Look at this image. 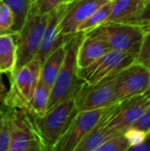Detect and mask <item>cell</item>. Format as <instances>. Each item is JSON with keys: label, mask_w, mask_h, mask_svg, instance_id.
<instances>
[{"label": "cell", "mask_w": 150, "mask_h": 151, "mask_svg": "<svg viewBox=\"0 0 150 151\" xmlns=\"http://www.w3.org/2000/svg\"><path fill=\"white\" fill-rule=\"evenodd\" d=\"M88 88V85L84 81L69 97L47 111L42 117H33L29 114L46 151L53 150L57 142L70 127L80 111V105Z\"/></svg>", "instance_id": "6da1fadb"}, {"label": "cell", "mask_w": 150, "mask_h": 151, "mask_svg": "<svg viewBox=\"0 0 150 151\" xmlns=\"http://www.w3.org/2000/svg\"><path fill=\"white\" fill-rule=\"evenodd\" d=\"M84 35L76 34L66 42L65 57L51 87L47 111L69 97L84 82L80 77L77 64V53Z\"/></svg>", "instance_id": "7a4b0ae2"}, {"label": "cell", "mask_w": 150, "mask_h": 151, "mask_svg": "<svg viewBox=\"0 0 150 151\" xmlns=\"http://www.w3.org/2000/svg\"><path fill=\"white\" fill-rule=\"evenodd\" d=\"M104 42L111 50H118L137 57L145 35L141 25L104 23L85 34Z\"/></svg>", "instance_id": "3957f363"}, {"label": "cell", "mask_w": 150, "mask_h": 151, "mask_svg": "<svg viewBox=\"0 0 150 151\" xmlns=\"http://www.w3.org/2000/svg\"><path fill=\"white\" fill-rule=\"evenodd\" d=\"M41 62L34 58L15 70L10 76V89L2 104L7 108L26 110L41 76Z\"/></svg>", "instance_id": "277c9868"}, {"label": "cell", "mask_w": 150, "mask_h": 151, "mask_svg": "<svg viewBox=\"0 0 150 151\" xmlns=\"http://www.w3.org/2000/svg\"><path fill=\"white\" fill-rule=\"evenodd\" d=\"M118 102L106 107L80 111L52 151H75L77 146L98 124L110 118Z\"/></svg>", "instance_id": "5b68a950"}, {"label": "cell", "mask_w": 150, "mask_h": 151, "mask_svg": "<svg viewBox=\"0 0 150 151\" xmlns=\"http://www.w3.org/2000/svg\"><path fill=\"white\" fill-rule=\"evenodd\" d=\"M5 108L10 134L8 151H46L29 113L22 109Z\"/></svg>", "instance_id": "8992f818"}, {"label": "cell", "mask_w": 150, "mask_h": 151, "mask_svg": "<svg viewBox=\"0 0 150 151\" xmlns=\"http://www.w3.org/2000/svg\"><path fill=\"white\" fill-rule=\"evenodd\" d=\"M49 16L50 13L41 15L27 12L23 25L16 34L17 63L15 70L36 57L48 23Z\"/></svg>", "instance_id": "52a82bcc"}, {"label": "cell", "mask_w": 150, "mask_h": 151, "mask_svg": "<svg viewBox=\"0 0 150 151\" xmlns=\"http://www.w3.org/2000/svg\"><path fill=\"white\" fill-rule=\"evenodd\" d=\"M135 60L136 58L129 53L110 50L89 66L79 70V74L88 86H93L103 78L118 73Z\"/></svg>", "instance_id": "ba28073f"}, {"label": "cell", "mask_w": 150, "mask_h": 151, "mask_svg": "<svg viewBox=\"0 0 150 151\" xmlns=\"http://www.w3.org/2000/svg\"><path fill=\"white\" fill-rule=\"evenodd\" d=\"M150 85V70L134 61L116 75L115 96L117 101L142 95Z\"/></svg>", "instance_id": "9c48e42d"}, {"label": "cell", "mask_w": 150, "mask_h": 151, "mask_svg": "<svg viewBox=\"0 0 150 151\" xmlns=\"http://www.w3.org/2000/svg\"><path fill=\"white\" fill-rule=\"evenodd\" d=\"M149 108H150L149 99L143 94L124 99L118 102L114 112L103 123V126L112 131L124 133Z\"/></svg>", "instance_id": "30bf717a"}, {"label": "cell", "mask_w": 150, "mask_h": 151, "mask_svg": "<svg viewBox=\"0 0 150 151\" xmlns=\"http://www.w3.org/2000/svg\"><path fill=\"white\" fill-rule=\"evenodd\" d=\"M110 0H75L63 16L59 30L63 37H71L75 34L77 27L91 16L98 8Z\"/></svg>", "instance_id": "8fae6325"}, {"label": "cell", "mask_w": 150, "mask_h": 151, "mask_svg": "<svg viewBox=\"0 0 150 151\" xmlns=\"http://www.w3.org/2000/svg\"><path fill=\"white\" fill-rule=\"evenodd\" d=\"M72 2H66L63 4L62 5L56 8L54 11H52L50 13L48 23L42 36V40L41 42L40 49L38 50V53L34 58L38 59L41 64L45 60V58L55 50L57 49L60 44L64 43L67 40H69L71 37H63L60 35L59 30V24L60 21L70 7Z\"/></svg>", "instance_id": "7c38bea8"}, {"label": "cell", "mask_w": 150, "mask_h": 151, "mask_svg": "<svg viewBox=\"0 0 150 151\" xmlns=\"http://www.w3.org/2000/svg\"><path fill=\"white\" fill-rule=\"evenodd\" d=\"M116 75L117 73L105 77L93 86H88L80 103V111L103 108L117 103L115 96Z\"/></svg>", "instance_id": "4fadbf2b"}, {"label": "cell", "mask_w": 150, "mask_h": 151, "mask_svg": "<svg viewBox=\"0 0 150 151\" xmlns=\"http://www.w3.org/2000/svg\"><path fill=\"white\" fill-rule=\"evenodd\" d=\"M149 0H112V7L104 23L138 25ZM103 23V24H104Z\"/></svg>", "instance_id": "5bb4252c"}, {"label": "cell", "mask_w": 150, "mask_h": 151, "mask_svg": "<svg viewBox=\"0 0 150 151\" xmlns=\"http://www.w3.org/2000/svg\"><path fill=\"white\" fill-rule=\"evenodd\" d=\"M110 50L111 48L104 42L84 35L77 53L79 70L89 66Z\"/></svg>", "instance_id": "9a60e30c"}, {"label": "cell", "mask_w": 150, "mask_h": 151, "mask_svg": "<svg viewBox=\"0 0 150 151\" xmlns=\"http://www.w3.org/2000/svg\"><path fill=\"white\" fill-rule=\"evenodd\" d=\"M16 35L11 32L0 34V73L11 76L16 68Z\"/></svg>", "instance_id": "2e32d148"}, {"label": "cell", "mask_w": 150, "mask_h": 151, "mask_svg": "<svg viewBox=\"0 0 150 151\" xmlns=\"http://www.w3.org/2000/svg\"><path fill=\"white\" fill-rule=\"evenodd\" d=\"M66 42L55 49L42 64L40 79L50 88L63 65L66 52Z\"/></svg>", "instance_id": "e0dca14e"}, {"label": "cell", "mask_w": 150, "mask_h": 151, "mask_svg": "<svg viewBox=\"0 0 150 151\" xmlns=\"http://www.w3.org/2000/svg\"><path fill=\"white\" fill-rule=\"evenodd\" d=\"M109 118L103 119L100 124H98L77 146L75 151H96L98 148L103 145L110 138L123 133H118L108 129L103 126V123Z\"/></svg>", "instance_id": "ac0fdd59"}, {"label": "cell", "mask_w": 150, "mask_h": 151, "mask_svg": "<svg viewBox=\"0 0 150 151\" xmlns=\"http://www.w3.org/2000/svg\"><path fill=\"white\" fill-rule=\"evenodd\" d=\"M51 88L44 83L41 79L35 88L33 96L26 111L33 117H42L48 108Z\"/></svg>", "instance_id": "d6986e66"}, {"label": "cell", "mask_w": 150, "mask_h": 151, "mask_svg": "<svg viewBox=\"0 0 150 151\" xmlns=\"http://www.w3.org/2000/svg\"><path fill=\"white\" fill-rule=\"evenodd\" d=\"M112 7V0L108 1L98 8L91 16H89L86 20L81 22L76 28L75 34H87L97 27L103 25L107 18L109 17Z\"/></svg>", "instance_id": "ffe728a7"}, {"label": "cell", "mask_w": 150, "mask_h": 151, "mask_svg": "<svg viewBox=\"0 0 150 151\" xmlns=\"http://www.w3.org/2000/svg\"><path fill=\"white\" fill-rule=\"evenodd\" d=\"M0 1L4 4H6L11 9V11L14 15L15 23L11 32L16 35L19 31L21 26L23 25L27 18L30 0H0Z\"/></svg>", "instance_id": "44dd1931"}, {"label": "cell", "mask_w": 150, "mask_h": 151, "mask_svg": "<svg viewBox=\"0 0 150 151\" xmlns=\"http://www.w3.org/2000/svg\"><path fill=\"white\" fill-rule=\"evenodd\" d=\"M70 0H30L28 12L36 14H49L63 4Z\"/></svg>", "instance_id": "7402d4cb"}, {"label": "cell", "mask_w": 150, "mask_h": 151, "mask_svg": "<svg viewBox=\"0 0 150 151\" xmlns=\"http://www.w3.org/2000/svg\"><path fill=\"white\" fill-rule=\"evenodd\" d=\"M129 148L130 144L124 134H119L107 140L96 151H126Z\"/></svg>", "instance_id": "603a6c76"}, {"label": "cell", "mask_w": 150, "mask_h": 151, "mask_svg": "<svg viewBox=\"0 0 150 151\" xmlns=\"http://www.w3.org/2000/svg\"><path fill=\"white\" fill-rule=\"evenodd\" d=\"M10 145V134L6 108L0 106V151H8Z\"/></svg>", "instance_id": "cb8c5ba5"}, {"label": "cell", "mask_w": 150, "mask_h": 151, "mask_svg": "<svg viewBox=\"0 0 150 151\" xmlns=\"http://www.w3.org/2000/svg\"><path fill=\"white\" fill-rule=\"evenodd\" d=\"M15 23V19L11 9L0 1V34L11 32Z\"/></svg>", "instance_id": "d4e9b609"}, {"label": "cell", "mask_w": 150, "mask_h": 151, "mask_svg": "<svg viewBox=\"0 0 150 151\" xmlns=\"http://www.w3.org/2000/svg\"><path fill=\"white\" fill-rule=\"evenodd\" d=\"M135 61L150 70V33L144 35Z\"/></svg>", "instance_id": "484cf974"}, {"label": "cell", "mask_w": 150, "mask_h": 151, "mask_svg": "<svg viewBox=\"0 0 150 151\" xmlns=\"http://www.w3.org/2000/svg\"><path fill=\"white\" fill-rule=\"evenodd\" d=\"M123 134L126 136V140L128 141L130 147H133V146L141 144L147 138L146 131H143L141 129H139L133 127H128L126 130H125Z\"/></svg>", "instance_id": "4316f807"}, {"label": "cell", "mask_w": 150, "mask_h": 151, "mask_svg": "<svg viewBox=\"0 0 150 151\" xmlns=\"http://www.w3.org/2000/svg\"><path fill=\"white\" fill-rule=\"evenodd\" d=\"M133 127L146 131L147 133L150 130V108H149L132 126Z\"/></svg>", "instance_id": "83f0119b"}, {"label": "cell", "mask_w": 150, "mask_h": 151, "mask_svg": "<svg viewBox=\"0 0 150 151\" xmlns=\"http://www.w3.org/2000/svg\"><path fill=\"white\" fill-rule=\"evenodd\" d=\"M128 150L131 151H150V136H147L143 142L139 145L130 147Z\"/></svg>", "instance_id": "f1b7e54d"}, {"label": "cell", "mask_w": 150, "mask_h": 151, "mask_svg": "<svg viewBox=\"0 0 150 151\" xmlns=\"http://www.w3.org/2000/svg\"><path fill=\"white\" fill-rule=\"evenodd\" d=\"M150 19V0L148 1L140 19H139V22H138V25H141L142 23H144L145 21Z\"/></svg>", "instance_id": "f546056e"}, {"label": "cell", "mask_w": 150, "mask_h": 151, "mask_svg": "<svg viewBox=\"0 0 150 151\" xmlns=\"http://www.w3.org/2000/svg\"><path fill=\"white\" fill-rule=\"evenodd\" d=\"M6 88L5 86L4 85L3 83V81H2V75L0 76V103H2L4 99V96L6 95Z\"/></svg>", "instance_id": "4dcf8cb0"}, {"label": "cell", "mask_w": 150, "mask_h": 151, "mask_svg": "<svg viewBox=\"0 0 150 151\" xmlns=\"http://www.w3.org/2000/svg\"><path fill=\"white\" fill-rule=\"evenodd\" d=\"M143 95H144L145 96H147V97L149 99V101H150V85H149V87L148 88V89L145 91V93H144Z\"/></svg>", "instance_id": "1f68e13d"}, {"label": "cell", "mask_w": 150, "mask_h": 151, "mask_svg": "<svg viewBox=\"0 0 150 151\" xmlns=\"http://www.w3.org/2000/svg\"><path fill=\"white\" fill-rule=\"evenodd\" d=\"M147 136H150V130L147 133Z\"/></svg>", "instance_id": "d6a6232c"}, {"label": "cell", "mask_w": 150, "mask_h": 151, "mask_svg": "<svg viewBox=\"0 0 150 151\" xmlns=\"http://www.w3.org/2000/svg\"><path fill=\"white\" fill-rule=\"evenodd\" d=\"M72 1H75V0H70V2H72Z\"/></svg>", "instance_id": "836d02e7"}, {"label": "cell", "mask_w": 150, "mask_h": 151, "mask_svg": "<svg viewBox=\"0 0 150 151\" xmlns=\"http://www.w3.org/2000/svg\"><path fill=\"white\" fill-rule=\"evenodd\" d=\"M1 75H2V73H0V76H1Z\"/></svg>", "instance_id": "e575fe53"}]
</instances>
